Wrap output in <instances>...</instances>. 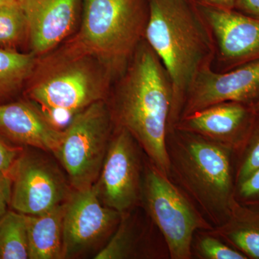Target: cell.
Instances as JSON below:
<instances>
[{"mask_svg": "<svg viewBox=\"0 0 259 259\" xmlns=\"http://www.w3.org/2000/svg\"><path fill=\"white\" fill-rule=\"evenodd\" d=\"M23 153V148L10 146L0 139V175L12 178L17 162Z\"/></svg>", "mask_w": 259, "mask_h": 259, "instance_id": "d4e9b609", "label": "cell"}, {"mask_svg": "<svg viewBox=\"0 0 259 259\" xmlns=\"http://www.w3.org/2000/svg\"><path fill=\"white\" fill-rule=\"evenodd\" d=\"M197 7L214 35L221 59L228 69L258 60L259 19L202 3Z\"/></svg>", "mask_w": 259, "mask_h": 259, "instance_id": "7c38bea8", "label": "cell"}, {"mask_svg": "<svg viewBox=\"0 0 259 259\" xmlns=\"http://www.w3.org/2000/svg\"><path fill=\"white\" fill-rule=\"evenodd\" d=\"M170 178L190 197L213 227L228 219L234 198V152L198 134L168 131Z\"/></svg>", "mask_w": 259, "mask_h": 259, "instance_id": "3957f363", "label": "cell"}, {"mask_svg": "<svg viewBox=\"0 0 259 259\" xmlns=\"http://www.w3.org/2000/svg\"><path fill=\"white\" fill-rule=\"evenodd\" d=\"M21 3L0 6V44L2 45L18 41L25 29H28Z\"/></svg>", "mask_w": 259, "mask_h": 259, "instance_id": "603a6c76", "label": "cell"}, {"mask_svg": "<svg viewBox=\"0 0 259 259\" xmlns=\"http://www.w3.org/2000/svg\"><path fill=\"white\" fill-rule=\"evenodd\" d=\"M255 115L253 105L221 102L182 117L174 128L212 140L231 148L235 156L246 142Z\"/></svg>", "mask_w": 259, "mask_h": 259, "instance_id": "4fadbf2b", "label": "cell"}, {"mask_svg": "<svg viewBox=\"0 0 259 259\" xmlns=\"http://www.w3.org/2000/svg\"><path fill=\"white\" fill-rule=\"evenodd\" d=\"M192 251L193 256L200 259H248L209 231H197L194 234Z\"/></svg>", "mask_w": 259, "mask_h": 259, "instance_id": "7402d4cb", "label": "cell"}, {"mask_svg": "<svg viewBox=\"0 0 259 259\" xmlns=\"http://www.w3.org/2000/svg\"><path fill=\"white\" fill-rule=\"evenodd\" d=\"M29 258L26 214L7 211L0 218V259Z\"/></svg>", "mask_w": 259, "mask_h": 259, "instance_id": "ac0fdd59", "label": "cell"}, {"mask_svg": "<svg viewBox=\"0 0 259 259\" xmlns=\"http://www.w3.org/2000/svg\"><path fill=\"white\" fill-rule=\"evenodd\" d=\"M172 104L170 80L151 47L138 51L117 102L119 127L132 135L150 161L170 178L166 137Z\"/></svg>", "mask_w": 259, "mask_h": 259, "instance_id": "7a4b0ae2", "label": "cell"}, {"mask_svg": "<svg viewBox=\"0 0 259 259\" xmlns=\"http://www.w3.org/2000/svg\"><path fill=\"white\" fill-rule=\"evenodd\" d=\"M142 149L127 130L119 127L110 139L95 185L104 205L125 214L142 200L144 165Z\"/></svg>", "mask_w": 259, "mask_h": 259, "instance_id": "52a82bcc", "label": "cell"}, {"mask_svg": "<svg viewBox=\"0 0 259 259\" xmlns=\"http://www.w3.org/2000/svg\"><path fill=\"white\" fill-rule=\"evenodd\" d=\"M60 131L44 114L24 102L0 105V135L12 142L55 153L62 140Z\"/></svg>", "mask_w": 259, "mask_h": 259, "instance_id": "9a60e30c", "label": "cell"}, {"mask_svg": "<svg viewBox=\"0 0 259 259\" xmlns=\"http://www.w3.org/2000/svg\"><path fill=\"white\" fill-rule=\"evenodd\" d=\"M67 200L47 212L26 214L29 259L63 258V226Z\"/></svg>", "mask_w": 259, "mask_h": 259, "instance_id": "e0dca14e", "label": "cell"}, {"mask_svg": "<svg viewBox=\"0 0 259 259\" xmlns=\"http://www.w3.org/2000/svg\"><path fill=\"white\" fill-rule=\"evenodd\" d=\"M110 113L102 100L75 115L54 155L75 190L96 183L110 141Z\"/></svg>", "mask_w": 259, "mask_h": 259, "instance_id": "8992f818", "label": "cell"}, {"mask_svg": "<svg viewBox=\"0 0 259 259\" xmlns=\"http://www.w3.org/2000/svg\"><path fill=\"white\" fill-rule=\"evenodd\" d=\"M142 200L164 240L169 258L192 259L194 234L214 229L185 192L148 158L145 162Z\"/></svg>", "mask_w": 259, "mask_h": 259, "instance_id": "277c9868", "label": "cell"}, {"mask_svg": "<svg viewBox=\"0 0 259 259\" xmlns=\"http://www.w3.org/2000/svg\"><path fill=\"white\" fill-rule=\"evenodd\" d=\"M81 0H22L32 50L47 52L69 35Z\"/></svg>", "mask_w": 259, "mask_h": 259, "instance_id": "5bb4252c", "label": "cell"}, {"mask_svg": "<svg viewBox=\"0 0 259 259\" xmlns=\"http://www.w3.org/2000/svg\"><path fill=\"white\" fill-rule=\"evenodd\" d=\"M234 10L252 18L259 19V0H237Z\"/></svg>", "mask_w": 259, "mask_h": 259, "instance_id": "4316f807", "label": "cell"}, {"mask_svg": "<svg viewBox=\"0 0 259 259\" xmlns=\"http://www.w3.org/2000/svg\"><path fill=\"white\" fill-rule=\"evenodd\" d=\"M130 220L128 212L121 214L110 241L96 255L95 259H124L134 258L136 253V234Z\"/></svg>", "mask_w": 259, "mask_h": 259, "instance_id": "ffe728a7", "label": "cell"}, {"mask_svg": "<svg viewBox=\"0 0 259 259\" xmlns=\"http://www.w3.org/2000/svg\"><path fill=\"white\" fill-rule=\"evenodd\" d=\"M234 197L240 203L259 207V168L235 187Z\"/></svg>", "mask_w": 259, "mask_h": 259, "instance_id": "cb8c5ba5", "label": "cell"}, {"mask_svg": "<svg viewBox=\"0 0 259 259\" xmlns=\"http://www.w3.org/2000/svg\"><path fill=\"white\" fill-rule=\"evenodd\" d=\"M258 100L259 59L225 73L213 72L207 66L199 72L187 94L180 119L221 102L253 105Z\"/></svg>", "mask_w": 259, "mask_h": 259, "instance_id": "30bf717a", "label": "cell"}, {"mask_svg": "<svg viewBox=\"0 0 259 259\" xmlns=\"http://www.w3.org/2000/svg\"><path fill=\"white\" fill-rule=\"evenodd\" d=\"M13 180L10 177L0 175V218L8 211L10 205Z\"/></svg>", "mask_w": 259, "mask_h": 259, "instance_id": "484cf974", "label": "cell"}, {"mask_svg": "<svg viewBox=\"0 0 259 259\" xmlns=\"http://www.w3.org/2000/svg\"><path fill=\"white\" fill-rule=\"evenodd\" d=\"M259 168V111H255L249 136L241 151L234 156L235 187Z\"/></svg>", "mask_w": 259, "mask_h": 259, "instance_id": "44dd1931", "label": "cell"}, {"mask_svg": "<svg viewBox=\"0 0 259 259\" xmlns=\"http://www.w3.org/2000/svg\"><path fill=\"white\" fill-rule=\"evenodd\" d=\"M148 4L145 34L171 85V131L196 78L209 66L214 46L210 29L192 0H148Z\"/></svg>", "mask_w": 259, "mask_h": 259, "instance_id": "6da1fadb", "label": "cell"}, {"mask_svg": "<svg viewBox=\"0 0 259 259\" xmlns=\"http://www.w3.org/2000/svg\"><path fill=\"white\" fill-rule=\"evenodd\" d=\"M121 214L102 203L96 186L75 190L66 204L63 226V258L79 254L120 222Z\"/></svg>", "mask_w": 259, "mask_h": 259, "instance_id": "9c48e42d", "label": "cell"}, {"mask_svg": "<svg viewBox=\"0 0 259 259\" xmlns=\"http://www.w3.org/2000/svg\"><path fill=\"white\" fill-rule=\"evenodd\" d=\"M12 180L10 206L22 214H42L66 201L67 188L64 180L40 158L23 153L17 162Z\"/></svg>", "mask_w": 259, "mask_h": 259, "instance_id": "8fae6325", "label": "cell"}, {"mask_svg": "<svg viewBox=\"0 0 259 259\" xmlns=\"http://www.w3.org/2000/svg\"><path fill=\"white\" fill-rule=\"evenodd\" d=\"M80 40L91 52L112 62L126 57L148 18V0H82Z\"/></svg>", "mask_w": 259, "mask_h": 259, "instance_id": "5b68a950", "label": "cell"}, {"mask_svg": "<svg viewBox=\"0 0 259 259\" xmlns=\"http://www.w3.org/2000/svg\"><path fill=\"white\" fill-rule=\"evenodd\" d=\"M248 258L259 259V207L233 199L226 222L209 231Z\"/></svg>", "mask_w": 259, "mask_h": 259, "instance_id": "2e32d148", "label": "cell"}, {"mask_svg": "<svg viewBox=\"0 0 259 259\" xmlns=\"http://www.w3.org/2000/svg\"><path fill=\"white\" fill-rule=\"evenodd\" d=\"M253 107L255 111H259V100L253 104Z\"/></svg>", "mask_w": 259, "mask_h": 259, "instance_id": "f546056e", "label": "cell"}, {"mask_svg": "<svg viewBox=\"0 0 259 259\" xmlns=\"http://www.w3.org/2000/svg\"><path fill=\"white\" fill-rule=\"evenodd\" d=\"M34 54L0 49V97L15 91L33 68Z\"/></svg>", "mask_w": 259, "mask_h": 259, "instance_id": "d6986e66", "label": "cell"}, {"mask_svg": "<svg viewBox=\"0 0 259 259\" xmlns=\"http://www.w3.org/2000/svg\"><path fill=\"white\" fill-rule=\"evenodd\" d=\"M103 94L101 83L86 66L71 65L30 90L29 96L40 107L51 123L71 120L73 117L95 102Z\"/></svg>", "mask_w": 259, "mask_h": 259, "instance_id": "ba28073f", "label": "cell"}, {"mask_svg": "<svg viewBox=\"0 0 259 259\" xmlns=\"http://www.w3.org/2000/svg\"><path fill=\"white\" fill-rule=\"evenodd\" d=\"M22 0H0V6L1 5L13 4V3H21Z\"/></svg>", "mask_w": 259, "mask_h": 259, "instance_id": "f1b7e54d", "label": "cell"}, {"mask_svg": "<svg viewBox=\"0 0 259 259\" xmlns=\"http://www.w3.org/2000/svg\"><path fill=\"white\" fill-rule=\"evenodd\" d=\"M201 3L222 9L234 10L237 0H200Z\"/></svg>", "mask_w": 259, "mask_h": 259, "instance_id": "83f0119b", "label": "cell"}]
</instances>
